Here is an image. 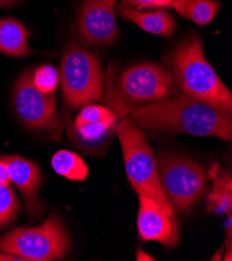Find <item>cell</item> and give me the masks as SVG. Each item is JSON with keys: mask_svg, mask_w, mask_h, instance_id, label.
<instances>
[{"mask_svg": "<svg viewBox=\"0 0 232 261\" xmlns=\"http://www.w3.org/2000/svg\"><path fill=\"white\" fill-rule=\"evenodd\" d=\"M130 115L147 130L216 137L227 142L232 138L231 113L184 94L140 106Z\"/></svg>", "mask_w": 232, "mask_h": 261, "instance_id": "1", "label": "cell"}, {"mask_svg": "<svg viewBox=\"0 0 232 261\" xmlns=\"http://www.w3.org/2000/svg\"><path fill=\"white\" fill-rule=\"evenodd\" d=\"M169 65L173 83L184 95L231 113V92L206 61L198 37H192L180 44L170 56Z\"/></svg>", "mask_w": 232, "mask_h": 261, "instance_id": "2", "label": "cell"}, {"mask_svg": "<svg viewBox=\"0 0 232 261\" xmlns=\"http://www.w3.org/2000/svg\"><path fill=\"white\" fill-rule=\"evenodd\" d=\"M116 133L122 146L126 175L135 192L138 196L156 200L168 217L178 224L174 207L162 188L158 163L143 130L132 118H123Z\"/></svg>", "mask_w": 232, "mask_h": 261, "instance_id": "3", "label": "cell"}, {"mask_svg": "<svg viewBox=\"0 0 232 261\" xmlns=\"http://www.w3.org/2000/svg\"><path fill=\"white\" fill-rule=\"evenodd\" d=\"M172 73L163 65L144 63L126 70L118 84L109 83L107 103L119 119L136 108L173 96Z\"/></svg>", "mask_w": 232, "mask_h": 261, "instance_id": "4", "label": "cell"}, {"mask_svg": "<svg viewBox=\"0 0 232 261\" xmlns=\"http://www.w3.org/2000/svg\"><path fill=\"white\" fill-rule=\"evenodd\" d=\"M70 239L61 219L50 216L42 225L19 228L0 238V252L21 261H50L66 257Z\"/></svg>", "mask_w": 232, "mask_h": 261, "instance_id": "5", "label": "cell"}, {"mask_svg": "<svg viewBox=\"0 0 232 261\" xmlns=\"http://www.w3.org/2000/svg\"><path fill=\"white\" fill-rule=\"evenodd\" d=\"M103 75L99 60L75 43L62 58L60 80L66 103L72 109L86 107L103 95Z\"/></svg>", "mask_w": 232, "mask_h": 261, "instance_id": "6", "label": "cell"}, {"mask_svg": "<svg viewBox=\"0 0 232 261\" xmlns=\"http://www.w3.org/2000/svg\"><path fill=\"white\" fill-rule=\"evenodd\" d=\"M158 170L162 188L175 212L186 214L208 189V175L201 165L184 155L163 152Z\"/></svg>", "mask_w": 232, "mask_h": 261, "instance_id": "7", "label": "cell"}, {"mask_svg": "<svg viewBox=\"0 0 232 261\" xmlns=\"http://www.w3.org/2000/svg\"><path fill=\"white\" fill-rule=\"evenodd\" d=\"M15 108L20 119L31 128L59 132L62 127L54 94H44L33 84L32 73H24L16 84Z\"/></svg>", "mask_w": 232, "mask_h": 261, "instance_id": "8", "label": "cell"}, {"mask_svg": "<svg viewBox=\"0 0 232 261\" xmlns=\"http://www.w3.org/2000/svg\"><path fill=\"white\" fill-rule=\"evenodd\" d=\"M118 120L110 108L88 104L70 127L69 137L87 152H100L116 133Z\"/></svg>", "mask_w": 232, "mask_h": 261, "instance_id": "9", "label": "cell"}, {"mask_svg": "<svg viewBox=\"0 0 232 261\" xmlns=\"http://www.w3.org/2000/svg\"><path fill=\"white\" fill-rule=\"evenodd\" d=\"M118 0H85L79 16V32L88 45H110L118 35L115 6Z\"/></svg>", "mask_w": 232, "mask_h": 261, "instance_id": "10", "label": "cell"}, {"mask_svg": "<svg viewBox=\"0 0 232 261\" xmlns=\"http://www.w3.org/2000/svg\"><path fill=\"white\" fill-rule=\"evenodd\" d=\"M140 211L138 230L143 241H156L166 248L175 247L179 241L178 224L174 223L156 200L139 195Z\"/></svg>", "mask_w": 232, "mask_h": 261, "instance_id": "11", "label": "cell"}, {"mask_svg": "<svg viewBox=\"0 0 232 261\" xmlns=\"http://www.w3.org/2000/svg\"><path fill=\"white\" fill-rule=\"evenodd\" d=\"M6 160L11 182L24 198L25 212L32 219L39 218L44 213V206L38 197L42 184L40 169L36 164L21 156H8Z\"/></svg>", "mask_w": 232, "mask_h": 261, "instance_id": "12", "label": "cell"}, {"mask_svg": "<svg viewBox=\"0 0 232 261\" xmlns=\"http://www.w3.org/2000/svg\"><path fill=\"white\" fill-rule=\"evenodd\" d=\"M118 13L123 19L134 22L149 34L170 37L176 28L174 17L163 9L156 12H142L133 7L127 0H123L118 8Z\"/></svg>", "mask_w": 232, "mask_h": 261, "instance_id": "13", "label": "cell"}, {"mask_svg": "<svg viewBox=\"0 0 232 261\" xmlns=\"http://www.w3.org/2000/svg\"><path fill=\"white\" fill-rule=\"evenodd\" d=\"M30 34L24 25L14 18L0 19V51L13 57H25L34 54L29 47Z\"/></svg>", "mask_w": 232, "mask_h": 261, "instance_id": "14", "label": "cell"}, {"mask_svg": "<svg viewBox=\"0 0 232 261\" xmlns=\"http://www.w3.org/2000/svg\"><path fill=\"white\" fill-rule=\"evenodd\" d=\"M212 176L214 178V188L208 196V210L219 215H229L232 207L231 176L221 173L219 167H214Z\"/></svg>", "mask_w": 232, "mask_h": 261, "instance_id": "15", "label": "cell"}, {"mask_svg": "<svg viewBox=\"0 0 232 261\" xmlns=\"http://www.w3.org/2000/svg\"><path fill=\"white\" fill-rule=\"evenodd\" d=\"M170 8H174L180 16L199 25H206L219 12L220 4L214 0H173Z\"/></svg>", "mask_w": 232, "mask_h": 261, "instance_id": "16", "label": "cell"}, {"mask_svg": "<svg viewBox=\"0 0 232 261\" xmlns=\"http://www.w3.org/2000/svg\"><path fill=\"white\" fill-rule=\"evenodd\" d=\"M51 166L61 176L76 181H84L89 175V169L79 154L68 150H60L51 159Z\"/></svg>", "mask_w": 232, "mask_h": 261, "instance_id": "17", "label": "cell"}, {"mask_svg": "<svg viewBox=\"0 0 232 261\" xmlns=\"http://www.w3.org/2000/svg\"><path fill=\"white\" fill-rule=\"evenodd\" d=\"M19 210L20 203L11 185L0 186V227L12 222Z\"/></svg>", "mask_w": 232, "mask_h": 261, "instance_id": "18", "label": "cell"}, {"mask_svg": "<svg viewBox=\"0 0 232 261\" xmlns=\"http://www.w3.org/2000/svg\"><path fill=\"white\" fill-rule=\"evenodd\" d=\"M32 80L34 86L44 94H51L58 88L60 83V74L53 66H41L33 74Z\"/></svg>", "mask_w": 232, "mask_h": 261, "instance_id": "19", "label": "cell"}, {"mask_svg": "<svg viewBox=\"0 0 232 261\" xmlns=\"http://www.w3.org/2000/svg\"><path fill=\"white\" fill-rule=\"evenodd\" d=\"M10 184H11V179L9 176L7 160H6V158L0 159V186L10 185Z\"/></svg>", "mask_w": 232, "mask_h": 261, "instance_id": "20", "label": "cell"}, {"mask_svg": "<svg viewBox=\"0 0 232 261\" xmlns=\"http://www.w3.org/2000/svg\"><path fill=\"white\" fill-rule=\"evenodd\" d=\"M127 2L138 10L158 8L157 3L154 0H127Z\"/></svg>", "mask_w": 232, "mask_h": 261, "instance_id": "21", "label": "cell"}, {"mask_svg": "<svg viewBox=\"0 0 232 261\" xmlns=\"http://www.w3.org/2000/svg\"><path fill=\"white\" fill-rule=\"evenodd\" d=\"M16 260H20V259H19L18 257L14 256V255L0 252V261H16ZM20 261H21V260H20Z\"/></svg>", "mask_w": 232, "mask_h": 261, "instance_id": "22", "label": "cell"}, {"mask_svg": "<svg viewBox=\"0 0 232 261\" xmlns=\"http://www.w3.org/2000/svg\"><path fill=\"white\" fill-rule=\"evenodd\" d=\"M157 3V6L159 9H166V8H170L171 3L173 0H154Z\"/></svg>", "mask_w": 232, "mask_h": 261, "instance_id": "23", "label": "cell"}, {"mask_svg": "<svg viewBox=\"0 0 232 261\" xmlns=\"http://www.w3.org/2000/svg\"><path fill=\"white\" fill-rule=\"evenodd\" d=\"M137 259H138V260H156L152 256L146 254V253H145L144 251H142V250H140V251L138 252V254H137Z\"/></svg>", "mask_w": 232, "mask_h": 261, "instance_id": "24", "label": "cell"}, {"mask_svg": "<svg viewBox=\"0 0 232 261\" xmlns=\"http://www.w3.org/2000/svg\"><path fill=\"white\" fill-rule=\"evenodd\" d=\"M17 2H19V0H0V7H2V8L10 7V6L14 5Z\"/></svg>", "mask_w": 232, "mask_h": 261, "instance_id": "25", "label": "cell"}]
</instances>
